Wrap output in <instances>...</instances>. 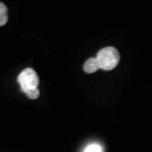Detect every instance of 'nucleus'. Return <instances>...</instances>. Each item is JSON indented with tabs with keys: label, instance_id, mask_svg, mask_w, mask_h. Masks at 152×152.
Returning <instances> with one entry per match:
<instances>
[{
	"label": "nucleus",
	"instance_id": "nucleus-1",
	"mask_svg": "<svg viewBox=\"0 0 152 152\" xmlns=\"http://www.w3.org/2000/svg\"><path fill=\"white\" fill-rule=\"evenodd\" d=\"M18 82L20 85L22 91L30 99L36 100L39 97V77L33 69L27 68L22 71L18 76Z\"/></svg>",
	"mask_w": 152,
	"mask_h": 152
},
{
	"label": "nucleus",
	"instance_id": "nucleus-2",
	"mask_svg": "<svg viewBox=\"0 0 152 152\" xmlns=\"http://www.w3.org/2000/svg\"><path fill=\"white\" fill-rule=\"evenodd\" d=\"M96 58L100 69L109 71L118 66L120 61V54L118 49L113 47H106L98 52Z\"/></svg>",
	"mask_w": 152,
	"mask_h": 152
},
{
	"label": "nucleus",
	"instance_id": "nucleus-3",
	"mask_svg": "<svg viewBox=\"0 0 152 152\" xmlns=\"http://www.w3.org/2000/svg\"><path fill=\"white\" fill-rule=\"evenodd\" d=\"M83 69L87 74H93L98 71V69H101L96 58H90L89 59H87L86 62L84 64Z\"/></svg>",
	"mask_w": 152,
	"mask_h": 152
},
{
	"label": "nucleus",
	"instance_id": "nucleus-4",
	"mask_svg": "<svg viewBox=\"0 0 152 152\" xmlns=\"http://www.w3.org/2000/svg\"><path fill=\"white\" fill-rule=\"evenodd\" d=\"M8 10L4 3H0V26H4L8 21Z\"/></svg>",
	"mask_w": 152,
	"mask_h": 152
},
{
	"label": "nucleus",
	"instance_id": "nucleus-5",
	"mask_svg": "<svg viewBox=\"0 0 152 152\" xmlns=\"http://www.w3.org/2000/svg\"><path fill=\"white\" fill-rule=\"evenodd\" d=\"M84 152H102V150L97 144H91L85 149Z\"/></svg>",
	"mask_w": 152,
	"mask_h": 152
}]
</instances>
